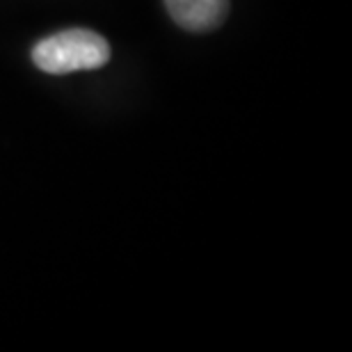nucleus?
<instances>
[{
  "label": "nucleus",
  "instance_id": "nucleus-1",
  "mask_svg": "<svg viewBox=\"0 0 352 352\" xmlns=\"http://www.w3.org/2000/svg\"><path fill=\"white\" fill-rule=\"evenodd\" d=\"M110 44L101 34L85 28L55 32L32 48V62L37 69L53 76L74 72H94L108 65Z\"/></svg>",
  "mask_w": 352,
  "mask_h": 352
},
{
  "label": "nucleus",
  "instance_id": "nucleus-2",
  "mask_svg": "<svg viewBox=\"0 0 352 352\" xmlns=\"http://www.w3.org/2000/svg\"><path fill=\"white\" fill-rule=\"evenodd\" d=\"M165 7L188 32H208L224 23L229 14V0H165Z\"/></svg>",
  "mask_w": 352,
  "mask_h": 352
}]
</instances>
